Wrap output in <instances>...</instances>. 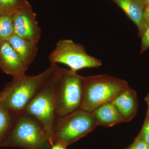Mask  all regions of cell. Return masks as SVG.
<instances>
[{"mask_svg":"<svg viewBox=\"0 0 149 149\" xmlns=\"http://www.w3.org/2000/svg\"><path fill=\"white\" fill-rule=\"evenodd\" d=\"M24 64L29 67L35 60L37 53L38 43L25 40L14 34L7 40Z\"/></svg>","mask_w":149,"mask_h":149,"instance_id":"obj_11","label":"cell"},{"mask_svg":"<svg viewBox=\"0 0 149 149\" xmlns=\"http://www.w3.org/2000/svg\"><path fill=\"white\" fill-rule=\"evenodd\" d=\"M145 100L148 105V108L149 109V93L145 98Z\"/></svg>","mask_w":149,"mask_h":149,"instance_id":"obj_22","label":"cell"},{"mask_svg":"<svg viewBox=\"0 0 149 149\" xmlns=\"http://www.w3.org/2000/svg\"><path fill=\"white\" fill-rule=\"evenodd\" d=\"M29 3L27 0H0V15H13Z\"/></svg>","mask_w":149,"mask_h":149,"instance_id":"obj_15","label":"cell"},{"mask_svg":"<svg viewBox=\"0 0 149 149\" xmlns=\"http://www.w3.org/2000/svg\"><path fill=\"white\" fill-rule=\"evenodd\" d=\"M111 102L119 111L124 122L131 121L136 116L139 107L138 97L136 91L130 87Z\"/></svg>","mask_w":149,"mask_h":149,"instance_id":"obj_10","label":"cell"},{"mask_svg":"<svg viewBox=\"0 0 149 149\" xmlns=\"http://www.w3.org/2000/svg\"><path fill=\"white\" fill-rule=\"evenodd\" d=\"M145 2H146V4L147 5H149V0H145Z\"/></svg>","mask_w":149,"mask_h":149,"instance_id":"obj_23","label":"cell"},{"mask_svg":"<svg viewBox=\"0 0 149 149\" xmlns=\"http://www.w3.org/2000/svg\"><path fill=\"white\" fill-rule=\"evenodd\" d=\"M58 67V64H50L45 70L37 75L25 73L13 77L0 92V103L13 112L22 113Z\"/></svg>","mask_w":149,"mask_h":149,"instance_id":"obj_1","label":"cell"},{"mask_svg":"<svg viewBox=\"0 0 149 149\" xmlns=\"http://www.w3.org/2000/svg\"><path fill=\"white\" fill-rule=\"evenodd\" d=\"M125 13L138 28L145 22V10L147 4L145 0H111Z\"/></svg>","mask_w":149,"mask_h":149,"instance_id":"obj_13","label":"cell"},{"mask_svg":"<svg viewBox=\"0 0 149 149\" xmlns=\"http://www.w3.org/2000/svg\"><path fill=\"white\" fill-rule=\"evenodd\" d=\"M137 138L145 142L149 146V116L146 114L141 131Z\"/></svg>","mask_w":149,"mask_h":149,"instance_id":"obj_18","label":"cell"},{"mask_svg":"<svg viewBox=\"0 0 149 149\" xmlns=\"http://www.w3.org/2000/svg\"><path fill=\"white\" fill-rule=\"evenodd\" d=\"M145 18L146 20L149 23V5H147L145 10Z\"/></svg>","mask_w":149,"mask_h":149,"instance_id":"obj_21","label":"cell"},{"mask_svg":"<svg viewBox=\"0 0 149 149\" xmlns=\"http://www.w3.org/2000/svg\"><path fill=\"white\" fill-rule=\"evenodd\" d=\"M82 76L62 68L56 92V111L58 116L80 109L83 101Z\"/></svg>","mask_w":149,"mask_h":149,"instance_id":"obj_7","label":"cell"},{"mask_svg":"<svg viewBox=\"0 0 149 149\" xmlns=\"http://www.w3.org/2000/svg\"><path fill=\"white\" fill-rule=\"evenodd\" d=\"M127 149H149V146L143 141L136 138L133 144Z\"/></svg>","mask_w":149,"mask_h":149,"instance_id":"obj_19","label":"cell"},{"mask_svg":"<svg viewBox=\"0 0 149 149\" xmlns=\"http://www.w3.org/2000/svg\"><path fill=\"white\" fill-rule=\"evenodd\" d=\"M0 68L13 77L25 74L28 69L7 41L0 43Z\"/></svg>","mask_w":149,"mask_h":149,"instance_id":"obj_9","label":"cell"},{"mask_svg":"<svg viewBox=\"0 0 149 149\" xmlns=\"http://www.w3.org/2000/svg\"><path fill=\"white\" fill-rule=\"evenodd\" d=\"M147 114L149 116V109L148 108V110H147Z\"/></svg>","mask_w":149,"mask_h":149,"instance_id":"obj_24","label":"cell"},{"mask_svg":"<svg viewBox=\"0 0 149 149\" xmlns=\"http://www.w3.org/2000/svg\"><path fill=\"white\" fill-rule=\"evenodd\" d=\"M139 35L141 39V53L149 48V23L146 20L139 28Z\"/></svg>","mask_w":149,"mask_h":149,"instance_id":"obj_17","label":"cell"},{"mask_svg":"<svg viewBox=\"0 0 149 149\" xmlns=\"http://www.w3.org/2000/svg\"><path fill=\"white\" fill-rule=\"evenodd\" d=\"M91 113L97 126L112 127L124 122L119 111L111 102L102 104Z\"/></svg>","mask_w":149,"mask_h":149,"instance_id":"obj_12","label":"cell"},{"mask_svg":"<svg viewBox=\"0 0 149 149\" xmlns=\"http://www.w3.org/2000/svg\"><path fill=\"white\" fill-rule=\"evenodd\" d=\"M19 114L8 110L0 103V144L9 133Z\"/></svg>","mask_w":149,"mask_h":149,"instance_id":"obj_14","label":"cell"},{"mask_svg":"<svg viewBox=\"0 0 149 149\" xmlns=\"http://www.w3.org/2000/svg\"><path fill=\"white\" fill-rule=\"evenodd\" d=\"M15 34L13 15H0V43L8 40Z\"/></svg>","mask_w":149,"mask_h":149,"instance_id":"obj_16","label":"cell"},{"mask_svg":"<svg viewBox=\"0 0 149 149\" xmlns=\"http://www.w3.org/2000/svg\"><path fill=\"white\" fill-rule=\"evenodd\" d=\"M51 149H67V148L66 146L63 144L58 142H55L53 145L52 146Z\"/></svg>","mask_w":149,"mask_h":149,"instance_id":"obj_20","label":"cell"},{"mask_svg":"<svg viewBox=\"0 0 149 149\" xmlns=\"http://www.w3.org/2000/svg\"><path fill=\"white\" fill-rule=\"evenodd\" d=\"M49 60L50 64H64L75 72L84 68L99 67L102 65L101 61L88 54L83 45L69 39L59 40L49 55Z\"/></svg>","mask_w":149,"mask_h":149,"instance_id":"obj_6","label":"cell"},{"mask_svg":"<svg viewBox=\"0 0 149 149\" xmlns=\"http://www.w3.org/2000/svg\"><path fill=\"white\" fill-rule=\"evenodd\" d=\"M97 126L92 113L80 109L58 116L54 128V143L58 142L67 147L87 135Z\"/></svg>","mask_w":149,"mask_h":149,"instance_id":"obj_5","label":"cell"},{"mask_svg":"<svg viewBox=\"0 0 149 149\" xmlns=\"http://www.w3.org/2000/svg\"><path fill=\"white\" fill-rule=\"evenodd\" d=\"M15 34L31 42L38 43L41 37V29L37 15L31 4L13 15Z\"/></svg>","mask_w":149,"mask_h":149,"instance_id":"obj_8","label":"cell"},{"mask_svg":"<svg viewBox=\"0 0 149 149\" xmlns=\"http://www.w3.org/2000/svg\"><path fill=\"white\" fill-rule=\"evenodd\" d=\"M82 86L83 101L80 109L89 112L112 101L129 87L125 80L106 74L82 76Z\"/></svg>","mask_w":149,"mask_h":149,"instance_id":"obj_3","label":"cell"},{"mask_svg":"<svg viewBox=\"0 0 149 149\" xmlns=\"http://www.w3.org/2000/svg\"><path fill=\"white\" fill-rule=\"evenodd\" d=\"M3 145L26 149H51L52 146L40 123L24 113L18 115Z\"/></svg>","mask_w":149,"mask_h":149,"instance_id":"obj_4","label":"cell"},{"mask_svg":"<svg viewBox=\"0 0 149 149\" xmlns=\"http://www.w3.org/2000/svg\"><path fill=\"white\" fill-rule=\"evenodd\" d=\"M62 70V68L58 66L23 112L40 123L52 146L54 128L58 117L56 111V92Z\"/></svg>","mask_w":149,"mask_h":149,"instance_id":"obj_2","label":"cell"}]
</instances>
